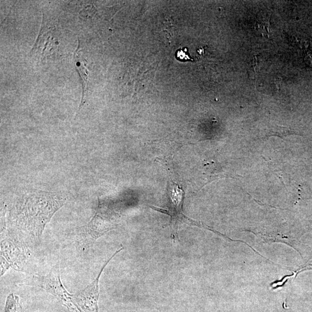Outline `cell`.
Segmentation results:
<instances>
[{
	"label": "cell",
	"mask_w": 312,
	"mask_h": 312,
	"mask_svg": "<svg viewBox=\"0 0 312 312\" xmlns=\"http://www.w3.org/2000/svg\"><path fill=\"white\" fill-rule=\"evenodd\" d=\"M62 195L34 190L18 199L13 208L14 223L32 237L40 239L46 225L66 204Z\"/></svg>",
	"instance_id": "6da1fadb"
},
{
	"label": "cell",
	"mask_w": 312,
	"mask_h": 312,
	"mask_svg": "<svg viewBox=\"0 0 312 312\" xmlns=\"http://www.w3.org/2000/svg\"><path fill=\"white\" fill-rule=\"evenodd\" d=\"M167 205L166 208L156 207V206H150V207L157 212L164 213L171 217L170 225L171 230V237L174 240V242L176 240H179L178 231L179 225L180 223L196 226L200 228H204L211 230L207 225L187 217L183 212V204L184 198H185V191L183 188L180 186L179 183L175 182L170 176L169 178L167 187Z\"/></svg>",
	"instance_id": "7a4b0ae2"
},
{
	"label": "cell",
	"mask_w": 312,
	"mask_h": 312,
	"mask_svg": "<svg viewBox=\"0 0 312 312\" xmlns=\"http://www.w3.org/2000/svg\"><path fill=\"white\" fill-rule=\"evenodd\" d=\"M120 215L99 198L95 216L89 223L79 229L77 242L81 247L92 245L103 235L117 227Z\"/></svg>",
	"instance_id": "3957f363"
},
{
	"label": "cell",
	"mask_w": 312,
	"mask_h": 312,
	"mask_svg": "<svg viewBox=\"0 0 312 312\" xmlns=\"http://www.w3.org/2000/svg\"><path fill=\"white\" fill-rule=\"evenodd\" d=\"M30 251L22 240L12 236H5L1 241V276L10 268L24 271V266Z\"/></svg>",
	"instance_id": "277c9868"
},
{
	"label": "cell",
	"mask_w": 312,
	"mask_h": 312,
	"mask_svg": "<svg viewBox=\"0 0 312 312\" xmlns=\"http://www.w3.org/2000/svg\"><path fill=\"white\" fill-rule=\"evenodd\" d=\"M40 287L50 293L73 312H82L71 295L64 286L60 277V261L53 266L48 275L37 277Z\"/></svg>",
	"instance_id": "5b68a950"
},
{
	"label": "cell",
	"mask_w": 312,
	"mask_h": 312,
	"mask_svg": "<svg viewBox=\"0 0 312 312\" xmlns=\"http://www.w3.org/2000/svg\"><path fill=\"white\" fill-rule=\"evenodd\" d=\"M123 249V247L122 246L116 250L114 254H113L112 256L105 262L96 279L84 288V290L74 295V299L75 302L77 303L79 307L82 311L84 312H99L98 300H99L100 296L99 282L101 274H102L103 270L106 267L108 263L111 261L112 259Z\"/></svg>",
	"instance_id": "8992f818"
},
{
	"label": "cell",
	"mask_w": 312,
	"mask_h": 312,
	"mask_svg": "<svg viewBox=\"0 0 312 312\" xmlns=\"http://www.w3.org/2000/svg\"><path fill=\"white\" fill-rule=\"evenodd\" d=\"M74 58L75 61H76L77 62L78 71H79V73H80L82 78L83 90H84V92H83L82 103H81L80 107V110L81 108L83 106V105H84L85 103V97H86V94H87L88 92V71L87 69H86V68L85 67V60L80 58V55H78L77 52L75 53Z\"/></svg>",
	"instance_id": "52a82bcc"
},
{
	"label": "cell",
	"mask_w": 312,
	"mask_h": 312,
	"mask_svg": "<svg viewBox=\"0 0 312 312\" xmlns=\"http://www.w3.org/2000/svg\"><path fill=\"white\" fill-rule=\"evenodd\" d=\"M293 134H295V131L286 127L276 126L270 127L266 131V137L277 136L283 138Z\"/></svg>",
	"instance_id": "ba28073f"
},
{
	"label": "cell",
	"mask_w": 312,
	"mask_h": 312,
	"mask_svg": "<svg viewBox=\"0 0 312 312\" xmlns=\"http://www.w3.org/2000/svg\"><path fill=\"white\" fill-rule=\"evenodd\" d=\"M3 312H21L18 296L13 294H10L8 296L5 309Z\"/></svg>",
	"instance_id": "9c48e42d"
},
{
	"label": "cell",
	"mask_w": 312,
	"mask_h": 312,
	"mask_svg": "<svg viewBox=\"0 0 312 312\" xmlns=\"http://www.w3.org/2000/svg\"><path fill=\"white\" fill-rule=\"evenodd\" d=\"M176 59L180 62H186L188 61H193V59L191 58L189 54V49L187 48H181L176 51L175 54Z\"/></svg>",
	"instance_id": "30bf717a"
}]
</instances>
